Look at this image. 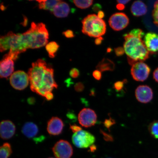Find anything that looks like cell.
Masks as SVG:
<instances>
[{
    "mask_svg": "<svg viewBox=\"0 0 158 158\" xmlns=\"http://www.w3.org/2000/svg\"><path fill=\"white\" fill-rule=\"evenodd\" d=\"M51 12L57 18L66 17L70 12V7L68 3L61 1L55 6Z\"/></svg>",
    "mask_w": 158,
    "mask_h": 158,
    "instance_id": "cell-17",
    "label": "cell"
},
{
    "mask_svg": "<svg viewBox=\"0 0 158 158\" xmlns=\"http://www.w3.org/2000/svg\"><path fill=\"white\" fill-rule=\"evenodd\" d=\"M64 127V123L60 118L53 117L47 123V130L50 135H57L62 133Z\"/></svg>",
    "mask_w": 158,
    "mask_h": 158,
    "instance_id": "cell-16",
    "label": "cell"
},
{
    "mask_svg": "<svg viewBox=\"0 0 158 158\" xmlns=\"http://www.w3.org/2000/svg\"><path fill=\"white\" fill-rule=\"evenodd\" d=\"M85 88L84 85L82 82H78L75 85L74 89L76 92H82Z\"/></svg>",
    "mask_w": 158,
    "mask_h": 158,
    "instance_id": "cell-32",
    "label": "cell"
},
{
    "mask_svg": "<svg viewBox=\"0 0 158 158\" xmlns=\"http://www.w3.org/2000/svg\"><path fill=\"white\" fill-rule=\"evenodd\" d=\"M52 151L56 158H70L73 154L72 145L64 140L57 142L53 147Z\"/></svg>",
    "mask_w": 158,
    "mask_h": 158,
    "instance_id": "cell-9",
    "label": "cell"
},
{
    "mask_svg": "<svg viewBox=\"0 0 158 158\" xmlns=\"http://www.w3.org/2000/svg\"><path fill=\"white\" fill-rule=\"evenodd\" d=\"M12 152L10 145L8 143H5L0 148V158H9Z\"/></svg>",
    "mask_w": 158,
    "mask_h": 158,
    "instance_id": "cell-23",
    "label": "cell"
},
{
    "mask_svg": "<svg viewBox=\"0 0 158 158\" xmlns=\"http://www.w3.org/2000/svg\"><path fill=\"white\" fill-rule=\"evenodd\" d=\"M22 132L26 137L29 138H33L34 140L39 133V128L35 124L28 122L23 126Z\"/></svg>",
    "mask_w": 158,
    "mask_h": 158,
    "instance_id": "cell-18",
    "label": "cell"
},
{
    "mask_svg": "<svg viewBox=\"0 0 158 158\" xmlns=\"http://www.w3.org/2000/svg\"><path fill=\"white\" fill-rule=\"evenodd\" d=\"M59 45L55 41H51L48 43L45 46L47 52H48L49 56L50 58H54L55 54L59 48Z\"/></svg>",
    "mask_w": 158,
    "mask_h": 158,
    "instance_id": "cell-22",
    "label": "cell"
},
{
    "mask_svg": "<svg viewBox=\"0 0 158 158\" xmlns=\"http://www.w3.org/2000/svg\"><path fill=\"white\" fill-rule=\"evenodd\" d=\"M116 8L119 10H123L125 8V6L124 5L122 4L118 3L116 5Z\"/></svg>",
    "mask_w": 158,
    "mask_h": 158,
    "instance_id": "cell-40",
    "label": "cell"
},
{
    "mask_svg": "<svg viewBox=\"0 0 158 158\" xmlns=\"http://www.w3.org/2000/svg\"><path fill=\"white\" fill-rule=\"evenodd\" d=\"M90 151L92 152L95 151L97 149L96 146L94 145H93L91 146H90Z\"/></svg>",
    "mask_w": 158,
    "mask_h": 158,
    "instance_id": "cell-43",
    "label": "cell"
},
{
    "mask_svg": "<svg viewBox=\"0 0 158 158\" xmlns=\"http://www.w3.org/2000/svg\"><path fill=\"white\" fill-rule=\"evenodd\" d=\"M116 123L115 120L112 119L111 117H110L109 119H106L105 120L103 124L105 127L110 130V128L112 126Z\"/></svg>",
    "mask_w": 158,
    "mask_h": 158,
    "instance_id": "cell-29",
    "label": "cell"
},
{
    "mask_svg": "<svg viewBox=\"0 0 158 158\" xmlns=\"http://www.w3.org/2000/svg\"><path fill=\"white\" fill-rule=\"evenodd\" d=\"M153 78L155 81L158 83V68L156 69L153 72Z\"/></svg>",
    "mask_w": 158,
    "mask_h": 158,
    "instance_id": "cell-38",
    "label": "cell"
},
{
    "mask_svg": "<svg viewBox=\"0 0 158 158\" xmlns=\"http://www.w3.org/2000/svg\"><path fill=\"white\" fill-rule=\"evenodd\" d=\"M28 74L32 92L44 97L47 100L54 98L52 91L58 88L54 78V69L43 59L33 63Z\"/></svg>",
    "mask_w": 158,
    "mask_h": 158,
    "instance_id": "cell-1",
    "label": "cell"
},
{
    "mask_svg": "<svg viewBox=\"0 0 158 158\" xmlns=\"http://www.w3.org/2000/svg\"><path fill=\"white\" fill-rule=\"evenodd\" d=\"M135 96L138 102L141 103H147L152 100L153 90L147 85H140L136 89Z\"/></svg>",
    "mask_w": 158,
    "mask_h": 158,
    "instance_id": "cell-13",
    "label": "cell"
},
{
    "mask_svg": "<svg viewBox=\"0 0 158 158\" xmlns=\"http://www.w3.org/2000/svg\"><path fill=\"white\" fill-rule=\"evenodd\" d=\"M14 61L8 54L4 56L0 64V77L1 78H7L12 74L14 70Z\"/></svg>",
    "mask_w": 158,
    "mask_h": 158,
    "instance_id": "cell-12",
    "label": "cell"
},
{
    "mask_svg": "<svg viewBox=\"0 0 158 158\" xmlns=\"http://www.w3.org/2000/svg\"><path fill=\"white\" fill-rule=\"evenodd\" d=\"M112 51V49L111 48H107V52L108 53L110 52H111Z\"/></svg>",
    "mask_w": 158,
    "mask_h": 158,
    "instance_id": "cell-45",
    "label": "cell"
},
{
    "mask_svg": "<svg viewBox=\"0 0 158 158\" xmlns=\"http://www.w3.org/2000/svg\"><path fill=\"white\" fill-rule=\"evenodd\" d=\"M132 36L142 39L145 35V33L142 30L140 29H135L132 30L128 33Z\"/></svg>",
    "mask_w": 158,
    "mask_h": 158,
    "instance_id": "cell-26",
    "label": "cell"
},
{
    "mask_svg": "<svg viewBox=\"0 0 158 158\" xmlns=\"http://www.w3.org/2000/svg\"><path fill=\"white\" fill-rule=\"evenodd\" d=\"M101 133L103 136V138L106 141H113L114 140L113 138L110 134H108L105 133L102 130H100Z\"/></svg>",
    "mask_w": 158,
    "mask_h": 158,
    "instance_id": "cell-33",
    "label": "cell"
},
{
    "mask_svg": "<svg viewBox=\"0 0 158 158\" xmlns=\"http://www.w3.org/2000/svg\"><path fill=\"white\" fill-rule=\"evenodd\" d=\"M29 103L30 104H32L33 102H34L35 100L34 99H33V98H30L29 100H28Z\"/></svg>",
    "mask_w": 158,
    "mask_h": 158,
    "instance_id": "cell-44",
    "label": "cell"
},
{
    "mask_svg": "<svg viewBox=\"0 0 158 158\" xmlns=\"http://www.w3.org/2000/svg\"><path fill=\"white\" fill-rule=\"evenodd\" d=\"M93 1H73V2L76 6L79 8L81 9H86L90 6L93 3Z\"/></svg>",
    "mask_w": 158,
    "mask_h": 158,
    "instance_id": "cell-25",
    "label": "cell"
},
{
    "mask_svg": "<svg viewBox=\"0 0 158 158\" xmlns=\"http://www.w3.org/2000/svg\"><path fill=\"white\" fill-rule=\"evenodd\" d=\"M93 76L96 80L99 81L101 80L102 78L101 72L98 70H95L93 73Z\"/></svg>",
    "mask_w": 158,
    "mask_h": 158,
    "instance_id": "cell-34",
    "label": "cell"
},
{
    "mask_svg": "<svg viewBox=\"0 0 158 158\" xmlns=\"http://www.w3.org/2000/svg\"><path fill=\"white\" fill-rule=\"evenodd\" d=\"M65 37L68 38H72L74 37L75 35L73 31L71 30H68L63 33Z\"/></svg>",
    "mask_w": 158,
    "mask_h": 158,
    "instance_id": "cell-35",
    "label": "cell"
},
{
    "mask_svg": "<svg viewBox=\"0 0 158 158\" xmlns=\"http://www.w3.org/2000/svg\"><path fill=\"white\" fill-rule=\"evenodd\" d=\"M78 120L79 123L83 127H90L96 123L97 116L94 110L90 108H84L79 113Z\"/></svg>",
    "mask_w": 158,
    "mask_h": 158,
    "instance_id": "cell-10",
    "label": "cell"
},
{
    "mask_svg": "<svg viewBox=\"0 0 158 158\" xmlns=\"http://www.w3.org/2000/svg\"><path fill=\"white\" fill-rule=\"evenodd\" d=\"M130 1L129 0H123V1H121V0H118V1H117V2L118 3L122 4L123 5H126V4H127L128 2H129Z\"/></svg>",
    "mask_w": 158,
    "mask_h": 158,
    "instance_id": "cell-42",
    "label": "cell"
},
{
    "mask_svg": "<svg viewBox=\"0 0 158 158\" xmlns=\"http://www.w3.org/2000/svg\"><path fill=\"white\" fill-rule=\"evenodd\" d=\"M130 10L132 15L136 17L145 15L147 12V6L143 2L140 1L134 2Z\"/></svg>",
    "mask_w": 158,
    "mask_h": 158,
    "instance_id": "cell-19",
    "label": "cell"
},
{
    "mask_svg": "<svg viewBox=\"0 0 158 158\" xmlns=\"http://www.w3.org/2000/svg\"><path fill=\"white\" fill-rule=\"evenodd\" d=\"M143 41L150 53L154 54L158 52V35L157 33H147L144 36Z\"/></svg>",
    "mask_w": 158,
    "mask_h": 158,
    "instance_id": "cell-14",
    "label": "cell"
},
{
    "mask_svg": "<svg viewBox=\"0 0 158 158\" xmlns=\"http://www.w3.org/2000/svg\"><path fill=\"white\" fill-rule=\"evenodd\" d=\"M152 17L154 23L158 26V1H156L154 4Z\"/></svg>",
    "mask_w": 158,
    "mask_h": 158,
    "instance_id": "cell-27",
    "label": "cell"
},
{
    "mask_svg": "<svg viewBox=\"0 0 158 158\" xmlns=\"http://www.w3.org/2000/svg\"><path fill=\"white\" fill-rule=\"evenodd\" d=\"M29 79L28 74L23 71L13 73L10 78V84L16 90H22L28 86Z\"/></svg>",
    "mask_w": 158,
    "mask_h": 158,
    "instance_id": "cell-7",
    "label": "cell"
},
{
    "mask_svg": "<svg viewBox=\"0 0 158 158\" xmlns=\"http://www.w3.org/2000/svg\"><path fill=\"white\" fill-rule=\"evenodd\" d=\"M39 3V7L40 9L47 10L52 11L53 9L61 1L58 0H40L37 1Z\"/></svg>",
    "mask_w": 158,
    "mask_h": 158,
    "instance_id": "cell-21",
    "label": "cell"
},
{
    "mask_svg": "<svg viewBox=\"0 0 158 158\" xmlns=\"http://www.w3.org/2000/svg\"><path fill=\"white\" fill-rule=\"evenodd\" d=\"M69 74L72 77L76 78H78L80 76V71L77 68H73L70 70Z\"/></svg>",
    "mask_w": 158,
    "mask_h": 158,
    "instance_id": "cell-30",
    "label": "cell"
},
{
    "mask_svg": "<svg viewBox=\"0 0 158 158\" xmlns=\"http://www.w3.org/2000/svg\"><path fill=\"white\" fill-rule=\"evenodd\" d=\"M127 82V81L126 79H124V80L122 81H118L114 83V89H115L116 91H120L123 89L124 87V84Z\"/></svg>",
    "mask_w": 158,
    "mask_h": 158,
    "instance_id": "cell-28",
    "label": "cell"
},
{
    "mask_svg": "<svg viewBox=\"0 0 158 158\" xmlns=\"http://www.w3.org/2000/svg\"><path fill=\"white\" fill-rule=\"evenodd\" d=\"M96 68L101 72L113 71L115 68V64L113 61L110 59L104 58L99 62Z\"/></svg>",
    "mask_w": 158,
    "mask_h": 158,
    "instance_id": "cell-20",
    "label": "cell"
},
{
    "mask_svg": "<svg viewBox=\"0 0 158 158\" xmlns=\"http://www.w3.org/2000/svg\"><path fill=\"white\" fill-rule=\"evenodd\" d=\"M114 52L116 56H120L123 55L125 52L124 47H119L114 49Z\"/></svg>",
    "mask_w": 158,
    "mask_h": 158,
    "instance_id": "cell-31",
    "label": "cell"
},
{
    "mask_svg": "<svg viewBox=\"0 0 158 158\" xmlns=\"http://www.w3.org/2000/svg\"></svg>",
    "mask_w": 158,
    "mask_h": 158,
    "instance_id": "cell-46",
    "label": "cell"
},
{
    "mask_svg": "<svg viewBox=\"0 0 158 158\" xmlns=\"http://www.w3.org/2000/svg\"><path fill=\"white\" fill-rule=\"evenodd\" d=\"M70 128L72 130V132H73L74 133L82 130V128L80 127V126L77 125L76 124L70 125Z\"/></svg>",
    "mask_w": 158,
    "mask_h": 158,
    "instance_id": "cell-36",
    "label": "cell"
},
{
    "mask_svg": "<svg viewBox=\"0 0 158 158\" xmlns=\"http://www.w3.org/2000/svg\"><path fill=\"white\" fill-rule=\"evenodd\" d=\"M123 36L125 40L124 48L130 65L132 66L136 62H143L149 58L150 53L142 39L128 33Z\"/></svg>",
    "mask_w": 158,
    "mask_h": 158,
    "instance_id": "cell-2",
    "label": "cell"
},
{
    "mask_svg": "<svg viewBox=\"0 0 158 158\" xmlns=\"http://www.w3.org/2000/svg\"><path fill=\"white\" fill-rule=\"evenodd\" d=\"M82 32L90 37L98 38L105 34L106 24L103 19L95 14L87 16L82 21Z\"/></svg>",
    "mask_w": 158,
    "mask_h": 158,
    "instance_id": "cell-4",
    "label": "cell"
},
{
    "mask_svg": "<svg viewBox=\"0 0 158 158\" xmlns=\"http://www.w3.org/2000/svg\"><path fill=\"white\" fill-rule=\"evenodd\" d=\"M94 136L87 131L81 130L74 133L72 136L73 143L77 147L86 148L90 147L95 142Z\"/></svg>",
    "mask_w": 158,
    "mask_h": 158,
    "instance_id": "cell-6",
    "label": "cell"
},
{
    "mask_svg": "<svg viewBox=\"0 0 158 158\" xmlns=\"http://www.w3.org/2000/svg\"><path fill=\"white\" fill-rule=\"evenodd\" d=\"M22 36L27 49L40 48L48 44V32L43 23H31L30 28L23 33Z\"/></svg>",
    "mask_w": 158,
    "mask_h": 158,
    "instance_id": "cell-3",
    "label": "cell"
},
{
    "mask_svg": "<svg viewBox=\"0 0 158 158\" xmlns=\"http://www.w3.org/2000/svg\"><path fill=\"white\" fill-rule=\"evenodd\" d=\"M104 39L102 37H100L97 38L95 40V43L96 45H99L102 44Z\"/></svg>",
    "mask_w": 158,
    "mask_h": 158,
    "instance_id": "cell-39",
    "label": "cell"
},
{
    "mask_svg": "<svg viewBox=\"0 0 158 158\" xmlns=\"http://www.w3.org/2000/svg\"><path fill=\"white\" fill-rule=\"evenodd\" d=\"M15 126L9 120H3L0 126L1 137L3 139H8L12 137L15 132Z\"/></svg>",
    "mask_w": 158,
    "mask_h": 158,
    "instance_id": "cell-15",
    "label": "cell"
},
{
    "mask_svg": "<svg viewBox=\"0 0 158 158\" xmlns=\"http://www.w3.org/2000/svg\"><path fill=\"white\" fill-rule=\"evenodd\" d=\"M102 8V6L99 3H96L92 7V10L95 12L98 13Z\"/></svg>",
    "mask_w": 158,
    "mask_h": 158,
    "instance_id": "cell-37",
    "label": "cell"
},
{
    "mask_svg": "<svg viewBox=\"0 0 158 158\" xmlns=\"http://www.w3.org/2000/svg\"><path fill=\"white\" fill-rule=\"evenodd\" d=\"M148 130L152 137L155 139H158V120H155L150 123Z\"/></svg>",
    "mask_w": 158,
    "mask_h": 158,
    "instance_id": "cell-24",
    "label": "cell"
},
{
    "mask_svg": "<svg viewBox=\"0 0 158 158\" xmlns=\"http://www.w3.org/2000/svg\"><path fill=\"white\" fill-rule=\"evenodd\" d=\"M110 27L115 31H120L125 28L129 24V19L125 14L117 13L114 14L109 20Z\"/></svg>",
    "mask_w": 158,
    "mask_h": 158,
    "instance_id": "cell-11",
    "label": "cell"
},
{
    "mask_svg": "<svg viewBox=\"0 0 158 158\" xmlns=\"http://www.w3.org/2000/svg\"><path fill=\"white\" fill-rule=\"evenodd\" d=\"M9 49L10 52L18 56L24 52L27 49L23 42L22 34H15L10 31L0 38V50L1 52Z\"/></svg>",
    "mask_w": 158,
    "mask_h": 158,
    "instance_id": "cell-5",
    "label": "cell"
},
{
    "mask_svg": "<svg viewBox=\"0 0 158 158\" xmlns=\"http://www.w3.org/2000/svg\"><path fill=\"white\" fill-rule=\"evenodd\" d=\"M151 71V68L147 64L139 62L132 65L131 73L134 80L143 82L148 78Z\"/></svg>",
    "mask_w": 158,
    "mask_h": 158,
    "instance_id": "cell-8",
    "label": "cell"
},
{
    "mask_svg": "<svg viewBox=\"0 0 158 158\" xmlns=\"http://www.w3.org/2000/svg\"><path fill=\"white\" fill-rule=\"evenodd\" d=\"M98 16L100 19H103L105 16V14L104 12L101 10L99 11L98 13Z\"/></svg>",
    "mask_w": 158,
    "mask_h": 158,
    "instance_id": "cell-41",
    "label": "cell"
}]
</instances>
